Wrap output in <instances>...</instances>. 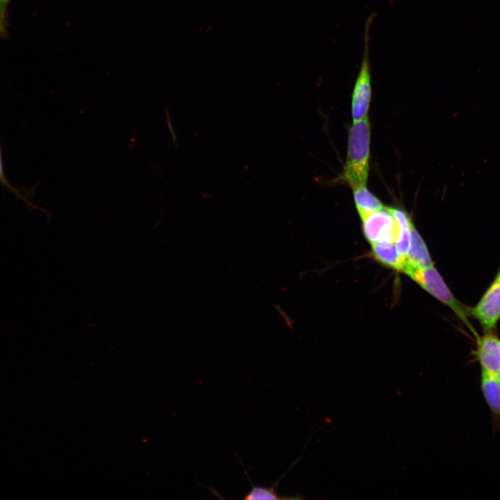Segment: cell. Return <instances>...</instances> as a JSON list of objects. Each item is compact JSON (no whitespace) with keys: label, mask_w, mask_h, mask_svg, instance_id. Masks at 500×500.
<instances>
[{"label":"cell","mask_w":500,"mask_h":500,"mask_svg":"<svg viewBox=\"0 0 500 500\" xmlns=\"http://www.w3.org/2000/svg\"><path fill=\"white\" fill-rule=\"evenodd\" d=\"M496 376H497L499 382L500 383V370H499V371L498 372V373L496 374Z\"/></svg>","instance_id":"15"},{"label":"cell","mask_w":500,"mask_h":500,"mask_svg":"<svg viewBox=\"0 0 500 500\" xmlns=\"http://www.w3.org/2000/svg\"><path fill=\"white\" fill-rule=\"evenodd\" d=\"M387 208L392 215L399 228L398 237L394 245L400 256L406 260L410 245V228L412 225L410 217L401 208L388 207Z\"/></svg>","instance_id":"10"},{"label":"cell","mask_w":500,"mask_h":500,"mask_svg":"<svg viewBox=\"0 0 500 500\" xmlns=\"http://www.w3.org/2000/svg\"><path fill=\"white\" fill-rule=\"evenodd\" d=\"M245 474H247V478L249 480L251 485V490L243 498L246 500L294 499L301 498L300 497H296L278 496L276 492V488H275V487L278 485L279 481L281 479L282 477H281L279 480L275 483L273 487L265 488L253 485L246 472Z\"/></svg>","instance_id":"12"},{"label":"cell","mask_w":500,"mask_h":500,"mask_svg":"<svg viewBox=\"0 0 500 500\" xmlns=\"http://www.w3.org/2000/svg\"><path fill=\"white\" fill-rule=\"evenodd\" d=\"M371 126L368 117L353 122L349 133L347 156L339 181L351 188L366 185L369 169Z\"/></svg>","instance_id":"1"},{"label":"cell","mask_w":500,"mask_h":500,"mask_svg":"<svg viewBox=\"0 0 500 500\" xmlns=\"http://www.w3.org/2000/svg\"><path fill=\"white\" fill-rule=\"evenodd\" d=\"M362 232L370 243H395L399 228L392 215L386 208L361 219Z\"/></svg>","instance_id":"5"},{"label":"cell","mask_w":500,"mask_h":500,"mask_svg":"<svg viewBox=\"0 0 500 500\" xmlns=\"http://www.w3.org/2000/svg\"><path fill=\"white\" fill-rule=\"evenodd\" d=\"M481 388L492 415L495 427L500 428V383L496 375L481 370Z\"/></svg>","instance_id":"8"},{"label":"cell","mask_w":500,"mask_h":500,"mask_svg":"<svg viewBox=\"0 0 500 500\" xmlns=\"http://www.w3.org/2000/svg\"><path fill=\"white\" fill-rule=\"evenodd\" d=\"M356 208L360 219L384 208L382 202L369 190L366 185H360L353 188Z\"/></svg>","instance_id":"11"},{"label":"cell","mask_w":500,"mask_h":500,"mask_svg":"<svg viewBox=\"0 0 500 500\" xmlns=\"http://www.w3.org/2000/svg\"><path fill=\"white\" fill-rule=\"evenodd\" d=\"M406 274L430 294L449 306L468 328L475 338L478 336L469 320L467 306L463 305L454 297L433 265L428 267L411 269Z\"/></svg>","instance_id":"2"},{"label":"cell","mask_w":500,"mask_h":500,"mask_svg":"<svg viewBox=\"0 0 500 500\" xmlns=\"http://www.w3.org/2000/svg\"><path fill=\"white\" fill-rule=\"evenodd\" d=\"M495 278H498V279H500V268H499V271H498V273H497V276H496Z\"/></svg>","instance_id":"16"},{"label":"cell","mask_w":500,"mask_h":500,"mask_svg":"<svg viewBox=\"0 0 500 500\" xmlns=\"http://www.w3.org/2000/svg\"><path fill=\"white\" fill-rule=\"evenodd\" d=\"M371 246L372 254L377 261L388 267L404 272L406 260L398 253L394 243H374Z\"/></svg>","instance_id":"9"},{"label":"cell","mask_w":500,"mask_h":500,"mask_svg":"<svg viewBox=\"0 0 500 500\" xmlns=\"http://www.w3.org/2000/svg\"><path fill=\"white\" fill-rule=\"evenodd\" d=\"M475 340L481 370L496 375L500 370V338L493 332L478 335Z\"/></svg>","instance_id":"6"},{"label":"cell","mask_w":500,"mask_h":500,"mask_svg":"<svg viewBox=\"0 0 500 500\" xmlns=\"http://www.w3.org/2000/svg\"><path fill=\"white\" fill-rule=\"evenodd\" d=\"M433 265L426 244L412 224L410 233V245L406 257V267L403 273L415 268Z\"/></svg>","instance_id":"7"},{"label":"cell","mask_w":500,"mask_h":500,"mask_svg":"<svg viewBox=\"0 0 500 500\" xmlns=\"http://www.w3.org/2000/svg\"><path fill=\"white\" fill-rule=\"evenodd\" d=\"M10 0H0V36L6 35L7 7Z\"/></svg>","instance_id":"14"},{"label":"cell","mask_w":500,"mask_h":500,"mask_svg":"<svg viewBox=\"0 0 500 500\" xmlns=\"http://www.w3.org/2000/svg\"><path fill=\"white\" fill-rule=\"evenodd\" d=\"M0 184L2 185L3 187H5L7 190H8L10 192L13 193L17 197H18L20 200L26 203L28 206L33 208H38L37 206L33 205L22 193V192L14 187L10 181L8 180L5 171L3 169V159H2V153H1V149L0 146Z\"/></svg>","instance_id":"13"},{"label":"cell","mask_w":500,"mask_h":500,"mask_svg":"<svg viewBox=\"0 0 500 500\" xmlns=\"http://www.w3.org/2000/svg\"><path fill=\"white\" fill-rule=\"evenodd\" d=\"M467 313L477 320L484 333H493L500 319V279L495 278L478 302L467 306Z\"/></svg>","instance_id":"4"},{"label":"cell","mask_w":500,"mask_h":500,"mask_svg":"<svg viewBox=\"0 0 500 500\" xmlns=\"http://www.w3.org/2000/svg\"><path fill=\"white\" fill-rule=\"evenodd\" d=\"M375 14L367 18L364 32V51L362 63L356 78L351 97V116L353 122L367 116L372 98V83L369 60V29Z\"/></svg>","instance_id":"3"}]
</instances>
